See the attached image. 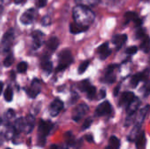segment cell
Returning a JSON list of instances; mask_svg holds the SVG:
<instances>
[{
  "instance_id": "obj_48",
  "label": "cell",
  "mask_w": 150,
  "mask_h": 149,
  "mask_svg": "<svg viewBox=\"0 0 150 149\" xmlns=\"http://www.w3.org/2000/svg\"><path fill=\"white\" fill-rule=\"evenodd\" d=\"M50 149H58V146L55 145V144H53V145H51Z\"/></svg>"
},
{
  "instance_id": "obj_43",
  "label": "cell",
  "mask_w": 150,
  "mask_h": 149,
  "mask_svg": "<svg viewBox=\"0 0 150 149\" xmlns=\"http://www.w3.org/2000/svg\"><path fill=\"white\" fill-rule=\"evenodd\" d=\"M150 95V82L148 83L145 86V96Z\"/></svg>"
},
{
  "instance_id": "obj_8",
  "label": "cell",
  "mask_w": 150,
  "mask_h": 149,
  "mask_svg": "<svg viewBox=\"0 0 150 149\" xmlns=\"http://www.w3.org/2000/svg\"><path fill=\"white\" fill-rule=\"evenodd\" d=\"M112 112V105L108 101H105L103 103H101L96 109V115L98 117L101 116H105V115H109Z\"/></svg>"
},
{
  "instance_id": "obj_21",
  "label": "cell",
  "mask_w": 150,
  "mask_h": 149,
  "mask_svg": "<svg viewBox=\"0 0 150 149\" xmlns=\"http://www.w3.org/2000/svg\"><path fill=\"white\" fill-rule=\"evenodd\" d=\"M59 40H58V38H56V37H51L47 41V47L50 49V50H52V51H54V50H56V48L59 47Z\"/></svg>"
},
{
  "instance_id": "obj_19",
  "label": "cell",
  "mask_w": 150,
  "mask_h": 149,
  "mask_svg": "<svg viewBox=\"0 0 150 149\" xmlns=\"http://www.w3.org/2000/svg\"><path fill=\"white\" fill-rule=\"evenodd\" d=\"M87 29H88V27L80 25H78V24H76L75 22L70 24V25H69V31L73 34H77V33L83 32L86 31Z\"/></svg>"
},
{
  "instance_id": "obj_10",
  "label": "cell",
  "mask_w": 150,
  "mask_h": 149,
  "mask_svg": "<svg viewBox=\"0 0 150 149\" xmlns=\"http://www.w3.org/2000/svg\"><path fill=\"white\" fill-rule=\"evenodd\" d=\"M149 69H146V70H144V71L142 72V73H139V74L134 75V76L132 77L131 82H130L132 87L135 88V87L139 84L140 82H142V81H146L147 78L149 77Z\"/></svg>"
},
{
  "instance_id": "obj_13",
  "label": "cell",
  "mask_w": 150,
  "mask_h": 149,
  "mask_svg": "<svg viewBox=\"0 0 150 149\" xmlns=\"http://www.w3.org/2000/svg\"><path fill=\"white\" fill-rule=\"evenodd\" d=\"M43 32L40 31H34L32 33L33 40V48L38 49L41 44H42V38H43Z\"/></svg>"
},
{
  "instance_id": "obj_34",
  "label": "cell",
  "mask_w": 150,
  "mask_h": 149,
  "mask_svg": "<svg viewBox=\"0 0 150 149\" xmlns=\"http://www.w3.org/2000/svg\"><path fill=\"white\" fill-rule=\"evenodd\" d=\"M65 136H66V141H67V143H68L69 146H73L75 141H74V137H73L72 133H71L70 132H69V133H66Z\"/></svg>"
},
{
  "instance_id": "obj_54",
  "label": "cell",
  "mask_w": 150,
  "mask_h": 149,
  "mask_svg": "<svg viewBox=\"0 0 150 149\" xmlns=\"http://www.w3.org/2000/svg\"><path fill=\"white\" fill-rule=\"evenodd\" d=\"M105 149H109V148H105Z\"/></svg>"
},
{
  "instance_id": "obj_24",
  "label": "cell",
  "mask_w": 150,
  "mask_h": 149,
  "mask_svg": "<svg viewBox=\"0 0 150 149\" xmlns=\"http://www.w3.org/2000/svg\"><path fill=\"white\" fill-rule=\"evenodd\" d=\"M109 149H120V141L116 136H112L109 140Z\"/></svg>"
},
{
  "instance_id": "obj_51",
  "label": "cell",
  "mask_w": 150,
  "mask_h": 149,
  "mask_svg": "<svg viewBox=\"0 0 150 149\" xmlns=\"http://www.w3.org/2000/svg\"><path fill=\"white\" fill-rule=\"evenodd\" d=\"M2 11H3V7H2V5L0 6V14L2 13Z\"/></svg>"
},
{
  "instance_id": "obj_36",
  "label": "cell",
  "mask_w": 150,
  "mask_h": 149,
  "mask_svg": "<svg viewBox=\"0 0 150 149\" xmlns=\"http://www.w3.org/2000/svg\"><path fill=\"white\" fill-rule=\"evenodd\" d=\"M137 52H138V48H137V47H135V46H133V47H127V50H126V53H127V54H130V55L135 54Z\"/></svg>"
},
{
  "instance_id": "obj_4",
  "label": "cell",
  "mask_w": 150,
  "mask_h": 149,
  "mask_svg": "<svg viewBox=\"0 0 150 149\" xmlns=\"http://www.w3.org/2000/svg\"><path fill=\"white\" fill-rule=\"evenodd\" d=\"M14 40V30L12 28L9 29L4 35L1 42V49L5 52L8 51L13 42Z\"/></svg>"
},
{
  "instance_id": "obj_30",
  "label": "cell",
  "mask_w": 150,
  "mask_h": 149,
  "mask_svg": "<svg viewBox=\"0 0 150 149\" xmlns=\"http://www.w3.org/2000/svg\"><path fill=\"white\" fill-rule=\"evenodd\" d=\"M91 86V83H90V81L89 80H84L83 82L80 83L79 84V89L83 91V92H86V90L89 89V87Z\"/></svg>"
},
{
  "instance_id": "obj_46",
  "label": "cell",
  "mask_w": 150,
  "mask_h": 149,
  "mask_svg": "<svg viewBox=\"0 0 150 149\" xmlns=\"http://www.w3.org/2000/svg\"><path fill=\"white\" fill-rule=\"evenodd\" d=\"M85 138H86V140H87L89 142H92V141H93V139H92V136H91V135H86Z\"/></svg>"
},
{
  "instance_id": "obj_47",
  "label": "cell",
  "mask_w": 150,
  "mask_h": 149,
  "mask_svg": "<svg viewBox=\"0 0 150 149\" xmlns=\"http://www.w3.org/2000/svg\"><path fill=\"white\" fill-rule=\"evenodd\" d=\"M119 90H120V86H118V87H117V89H115V90H114V96H117V95H118V93H119V92H118V91H119Z\"/></svg>"
},
{
  "instance_id": "obj_28",
  "label": "cell",
  "mask_w": 150,
  "mask_h": 149,
  "mask_svg": "<svg viewBox=\"0 0 150 149\" xmlns=\"http://www.w3.org/2000/svg\"><path fill=\"white\" fill-rule=\"evenodd\" d=\"M4 99L7 101V102H11L12 100V97H13V91H12V89L11 87H7V89L5 90L4 91Z\"/></svg>"
},
{
  "instance_id": "obj_16",
  "label": "cell",
  "mask_w": 150,
  "mask_h": 149,
  "mask_svg": "<svg viewBox=\"0 0 150 149\" xmlns=\"http://www.w3.org/2000/svg\"><path fill=\"white\" fill-rule=\"evenodd\" d=\"M127 40V36L126 34H118L113 36L112 38V43L117 47V49H120L121 47L125 44V42Z\"/></svg>"
},
{
  "instance_id": "obj_39",
  "label": "cell",
  "mask_w": 150,
  "mask_h": 149,
  "mask_svg": "<svg viewBox=\"0 0 150 149\" xmlns=\"http://www.w3.org/2000/svg\"><path fill=\"white\" fill-rule=\"evenodd\" d=\"M91 123H92V119H90V118H89V119H87L84 121V123H83V125L82 129H83V130H84V129L89 128V127L91 126Z\"/></svg>"
},
{
  "instance_id": "obj_17",
  "label": "cell",
  "mask_w": 150,
  "mask_h": 149,
  "mask_svg": "<svg viewBox=\"0 0 150 149\" xmlns=\"http://www.w3.org/2000/svg\"><path fill=\"white\" fill-rule=\"evenodd\" d=\"M135 142H136V148L145 149L146 148V135H145L144 131L140 132L137 138L135 139Z\"/></svg>"
},
{
  "instance_id": "obj_15",
  "label": "cell",
  "mask_w": 150,
  "mask_h": 149,
  "mask_svg": "<svg viewBox=\"0 0 150 149\" xmlns=\"http://www.w3.org/2000/svg\"><path fill=\"white\" fill-rule=\"evenodd\" d=\"M116 65H110L105 72V82L109 83H112L115 82L116 80V76L113 75V69L116 68Z\"/></svg>"
},
{
  "instance_id": "obj_55",
  "label": "cell",
  "mask_w": 150,
  "mask_h": 149,
  "mask_svg": "<svg viewBox=\"0 0 150 149\" xmlns=\"http://www.w3.org/2000/svg\"><path fill=\"white\" fill-rule=\"evenodd\" d=\"M8 149H10V148H8Z\"/></svg>"
},
{
  "instance_id": "obj_14",
  "label": "cell",
  "mask_w": 150,
  "mask_h": 149,
  "mask_svg": "<svg viewBox=\"0 0 150 149\" xmlns=\"http://www.w3.org/2000/svg\"><path fill=\"white\" fill-rule=\"evenodd\" d=\"M140 105H141L140 99L135 97L130 104H128L127 105V115H131V114H134V113L137 112V110H138Z\"/></svg>"
},
{
  "instance_id": "obj_40",
  "label": "cell",
  "mask_w": 150,
  "mask_h": 149,
  "mask_svg": "<svg viewBox=\"0 0 150 149\" xmlns=\"http://www.w3.org/2000/svg\"><path fill=\"white\" fill-rule=\"evenodd\" d=\"M111 54H112V51H111V49L109 48L106 52H105V53H103V54H100V58H101L102 60H105V59H106Z\"/></svg>"
},
{
  "instance_id": "obj_45",
  "label": "cell",
  "mask_w": 150,
  "mask_h": 149,
  "mask_svg": "<svg viewBox=\"0 0 150 149\" xmlns=\"http://www.w3.org/2000/svg\"><path fill=\"white\" fill-rule=\"evenodd\" d=\"M4 141H5V135L0 133V146L3 145V143L4 142Z\"/></svg>"
},
{
  "instance_id": "obj_11",
  "label": "cell",
  "mask_w": 150,
  "mask_h": 149,
  "mask_svg": "<svg viewBox=\"0 0 150 149\" xmlns=\"http://www.w3.org/2000/svg\"><path fill=\"white\" fill-rule=\"evenodd\" d=\"M34 15H35V10L30 9L23 13V15L20 17V21L24 25H29V24L33 23V21L34 19Z\"/></svg>"
},
{
  "instance_id": "obj_5",
  "label": "cell",
  "mask_w": 150,
  "mask_h": 149,
  "mask_svg": "<svg viewBox=\"0 0 150 149\" xmlns=\"http://www.w3.org/2000/svg\"><path fill=\"white\" fill-rule=\"evenodd\" d=\"M89 111V106L85 104H80L78 105L73 111L72 119L75 121H79L83 117L86 115V113Z\"/></svg>"
},
{
  "instance_id": "obj_26",
  "label": "cell",
  "mask_w": 150,
  "mask_h": 149,
  "mask_svg": "<svg viewBox=\"0 0 150 149\" xmlns=\"http://www.w3.org/2000/svg\"><path fill=\"white\" fill-rule=\"evenodd\" d=\"M141 48L145 52V53H149L150 51V38L148 36L144 37V40L142 41V43L141 44Z\"/></svg>"
},
{
  "instance_id": "obj_1",
  "label": "cell",
  "mask_w": 150,
  "mask_h": 149,
  "mask_svg": "<svg viewBox=\"0 0 150 149\" xmlns=\"http://www.w3.org/2000/svg\"><path fill=\"white\" fill-rule=\"evenodd\" d=\"M73 18L75 23L89 27L95 19V14L89 7L77 4L73 9Z\"/></svg>"
},
{
  "instance_id": "obj_27",
  "label": "cell",
  "mask_w": 150,
  "mask_h": 149,
  "mask_svg": "<svg viewBox=\"0 0 150 149\" xmlns=\"http://www.w3.org/2000/svg\"><path fill=\"white\" fill-rule=\"evenodd\" d=\"M138 18V15L134 11H127L125 14V22L127 24L130 21H134Z\"/></svg>"
},
{
  "instance_id": "obj_49",
  "label": "cell",
  "mask_w": 150,
  "mask_h": 149,
  "mask_svg": "<svg viewBox=\"0 0 150 149\" xmlns=\"http://www.w3.org/2000/svg\"><path fill=\"white\" fill-rule=\"evenodd\" d=\"M3 87H4V83L2 82H0V94H1V92L3 90Z\"/></svg>"
},
{
  "instance_id": "obj_31",
  "label": "cell",
  "mask_w": 150,
  "mask_h": 149,
  "mask_svg": "<svg viewBox=\"0 0 150 149\" xmlns=\"http://www.w3.org/2000/svg\"><path fill=\"white\" fill-rule=\"evenodd\" d=\"M89 64H90V61H85L82 62V63L80 64L79 68H78V73H79V74L84 73V72L86 71V69L88 68Z\"/></svg>"
},
{
  "instance_id": "obj_41",
  "label": "cell",
  "mask_w": 150,
  "mask_h": 149,
  "mask_svg": "<svg viewBox=\"0 0 150 149\" xmlns=\"http://www.w3.org/2000/svg\"><path fill=\"white\" fill-rule=\"evenodd\" d=\"M14 115H15V112H14L13 110H11V109L8 110L7 112H6V114H5V116H6L7 119H11V118L14 117Z\"/></svg>"
},
{
  "instance_id": "obj_20",
  "label": "cell",
  "mask_w": 150,
  "mask_h": 149,
  "mask_svg": "<svg viewBox=\"0 0 150 149\" xmlns=\"http://www.w3.org/2000/svg\"><path fill=\"white\" fill-rule=\"evenodd\" d=\"M142 126H139V125H136L134 124V128L132 129V131L130 132L129 135H128V140L131 141H134L135 139L137 138L138 134L140 133V132L142 131Z\"/></svg>"
},
{
  "instance_id": "obj_44",
  "label": "cell",
  "mask_w": 150,
  "mask_h": 149,
  "mask_svg": "<svg viewBox=\"0 0 150 149\" xmlns=\"http://www.w3.org/2000/svg\"><path fill=\"white\" fill-rule=\"evenodd\" d=\"M134 24H135V25H137V26H140V25L142 24V19H141V18H137L134 20Z\"/></svg>"
},
{
  "instance_id": "obj_33",
  "label": "cell",
  "mask_w": 150,
  "mask_h": 149,
  "mask_svg": "<svg viewBox=\"0 0 150 149\" xmlns=\"http://www.w3.org/2000/svg\"><path fill=\"white\" fill-rule=\"evenodd\" d=\"M13 61H14L13 55H12V54H10L5 58V60H4V65L5 67H10V66L12 65Z\"/></svg>"
},
{
  "instance_id": "obj_53",
  "label": "cell",
  "mask_w": 150,
  "mask_h": 149,
  "mask_svg": "<svg viewBox=\"0 0 150 149\" xmlns=\"http://www.w3.org/2000/svg\"><path fill=\"white\" fill-rule=\"evenodd\" d=\"M142 1H145V2H147V1H149V0H142Z\"/></svg>"
},
{
  "instance_id": "obj_42",
  "label": "cell",
  "mask_w": 150,
  "mask_h": 149,
  "mask_svg": "<svg viewBox=\"0 0 150 149\" xmlns=\"http://www.w3.org/2000/svg\"><path fill=\"white\" fill-rule=\"evenodd\" d=\"M47 0H39L38 1V6L39 7H44V6H46L47 5Z\"/></svg>"
},
{
  "instance_id": "obj_9",
  "label": "cell",
  "mask_w": 150,
  "mask_h": 149,
  "mask_svg": "<svg viewBox=\"0 0 150 149\" xmlns=\"http://www.w3.org/2000/svg\"><path fill=\"white\" fill-rule=\"evenodd\" d=\"M149 111L150 105H146V106H144L142 109H141L138 112H136L134 124L139 125V126H142V123L144 122V120H145L147 115L149 114Z\"/></svg>"
},
{
  "instance_id": "obj_23",
  "label": "cell",
  "mask_w": 150,
  "mask_h": 149,
  "mask_svg": "<svg viewBox=\"0 0 150 149\" xmlns=\"http://www.w3.org/2000/svg\"><path fill=\"white\" fill-rule=\"evenodd\" d=\"M24 124H25V119H22V118L18 119L15 121L14 126H13V128H14L15 133H16L17 134L19 133L21 131L24 130Z\"/></svg>"
},
{
  "instance_id": "obj_32",
  "label": "cell",
  "mask_w": 150,
  "mask_h": 149,
  "mask_svg": "<svg viewBox=\"0 0 150 149\" xmlns=\"http://www.w3.org/2000/svg\"><path fill=\"white\" fill-rule=\"evenodd\" d=\"M28 68V65L25 61H22L20 63H18V65L17 66V69L19 73H25L26 71Z\"/></svg>"
},
{
  "instance_id": "obj_52",
  "label": "cell",
  "mask_w": 150,
  "mask_h": 149,
  "mask_svg": "<svg viewBox=\"0 0 150 149\" xmlns=\"http://www.w3.org/2000/svg\"><path fill=\"white\" fill-rule=\"evenodd\" d=\"M2 4H3V0H0V6L2 5Z\"/></svg>"
},
{
  "instance_id": "obj_37",
  "label": "cell",
  "mask_w": 150,
  "mask_h": 149,
  "mask_svg": "<svg viewBox=\"0 0 150 149\" xmlns=\"http://www.w3.org/2000/svg\"><path fill=\"white\" fill-rule=\"evenodd\" d=\"M41 24H42V25H44V26H47V25H49L50 24H51V18H50V17L49 16H44L43 18H42V19H41Z\"/></svg>"
},
{
  "instance_id": "obj_35",
  "label": "cell",
  "mask_w": 150,
  "mask_h": 149,
  "mask_svg": "<svg viewBox=\"0 0 150 149\" xmlns=\"http://www.w3.org/2000/svg\"><path fill=\"white\" fill-rule=\"evenodd\" d=\"M108 49H109V46H108V44H107V43H104L103 45H101V46L98 48V53L99 54H103V53L106 52Z\"/></svg>"
},
{
  "instance_id": "obj_38",
  "label": "cell",
  "mask_w": 150,
  "mask_h": 149,
  "mask_svg": "<svg viewBox=\"0 0 150 149\" xmlns=\"http://www.w3.org/2000/svg\"><path fill=\"white\" fill-rule=\"evenodd\" d=\"M144 35H145V31L142 28H138L137 32H136V38L137 39H142V38L145 37Z\"/></svg>"
},
{
  "instance_id": "obj_12",
  "label": "cell",
  "mask_w": 150,
  "mask_h": 149,
  "mask_svg": "<svg viewBox=\"0 0 150 149\" xmlns=\"http://www.w3.org/2000/svg\"><path fill=\"white\" fill-rule=\"evenodd\" d=\"M35 124V119L34 117L32 115H28L26 116V118L25 119V124H24V132L25 133H30L34 126Z\"/></svg>"
},
{
  "instance_id": "obj_3",
  "label": "cell",
  "mask_w": 150,
  "mask_h": 149,
  "mask_svg": "<svg viewBox=\"0 0 150 149\" xmlns=\"http://www.w3.org/2000/svg\"><path fill=\"white\" fill-rule=\"evenodd\" d=\"M52 128V124L49 121L40 120L39 125V144L40 146H44L47 135L49 133Z\"/></svg>"
},
{
  "instance_id": "obj_18",
  "label": "cell",
  "mask_w": 150,
  "mask_h": 149,
  "mask_svg": "<svg viewBox=\"0 0 150 149\" xmlns=\"http://www.w3.org/2000/svg\"><path fill=\"white\" fill-rule=\"evenodd\" d=\"M136 97L134 96V94L133 92L130 91H126L123 93L122 97H121V100H120V104L124 105H127L128 104H130Z\"/></svg>"
},
{
  "instance_id": "obj_25",
  "label": "cell",
  "mask_w": 150,
  "mask_h": 149,
  "mask_svg": "<svg viewBox=\"0 0 150 149\" xmlns=\"http://www.w3.org/2000/svg\"><path fill=\"white\" fill-rule=\"evenodd\" d=\"M41 68L47 74H50L52 72V69H53V64L49 60L45 59L41 63Z\"/></svg>"
},
{
  "instance_id": "obj_2",
  "label": "cell",
  "mask_w": 150,
  "mask_h": 149,
  "mask_svg": "<svg viewBox=\"0 0 150 149\" xmlns=\"http://www.w3.org/2000/svg\"><path fill=\"white\" fill-rule=\"evenodd\" d=\"M73 61V57L71 52L69 49L62 51L59 54V65L57 68L58 71H62L66 69Z\"/></svg>"
},
{
  "instance_id": "obj_7",
  "label": "cell",
  "mask_w": 150,
  "mask_h": 149,
  "mask_svg": "<svg viewBox=\"0 0 150 149\" xmlns=\"http://www.w3.org/2000/svg\"><path fill=\"white\" fill-rule=\"evenodd\" d=\"M63 106H64V105H63V102L62 100H60L58 98L54 99L49 106L50 115L52 117H56L61 112V111L63 109Z\"/></svg>"
},
{
  "instance_id": "obj_6",
  "label": "cell",
  "mask_w": 150,
  "mask_h": 149,
  "mask_svg": "<svg viewBox=\"0 0 150 149\" xmlns=\"http://www.w3.org/2000/svg\"><path fill=\"white\" fill-rule=\"evenodd\" d=\"M41 90V83L40 81L38 79H34L30 86V88L27 90V94L31 98H35Z\"/></svg>"
},
{
  "instance_id": "obj_22",
  "label": "cell",
  "mask_w": 150,
  "mask_h": 149,
  "mask_svg": "<svg viewBox=\"0 0 150 149\" xmlns=\"http://www.w3.org/2000/svg\"><path fill=\"white\" fill-rule=\"evenodd\" d=\"M101 0H75V2L77 4L80 5H84L87 7H91V6H95L97 4H98L100 3Z\"/></svg>"
},
{
  "instance_id": "obj_29",
  "label": "cell",
  "mask_w": 150,
  "mask_h": 149,
  "mask_svg": "<svg viewBox=\"0 0 150 149\" xmlns=\"http://www.w3.org/2000/svg\"><path fill=\"white\" fill-rule=\"evenodd\" d=\"M86 93H87V97H88L90 99H93V98L95 97V96H96L97 89H96L94 86L91 85V86L89 87V89L86 90Z\"/></svg>"
},
{
  "instance_id": "obj_50",
  "label": "cell",
  "mask_w": 150,
  "mask_h": 149,
  "mask_svg": "<svg viewBox=\"0 0 150 149\" xmlns=\"http://www.w3.org/2000/svg\"><path fill=\"white\" fill-rule=\"evenodd\" d=\"M23 1H24V0H14L15 4H20V3H22Z\"/></svg>"
}]
</instances>
